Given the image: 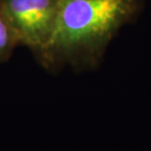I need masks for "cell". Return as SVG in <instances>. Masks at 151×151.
Returning <instances> with one entry per match:
<instances>
[{"label":"cell","instance_id":"3957f363","mask_svg":"<svg viewBox=\"0 0 151 151\" xmlns=\"http://www.w3.org/2000/svg\"><path fill=\"white\" fill-rule=\"evenodd\" d=\"M16 45H18L17 39L0 2V60L7 58Z\"/></svg>","mask_w":151,"mask_h":151},{"label":"cell","instance_id":"7a4b0ae2","mask_svg":"<svg viewBox=\"0 0 151 151\" xmlns=\"http://www.w3.org/2000/svg\"><path fill=\"white\" fill-rule=\"evenodd\" d=\"M60 0H0L18 44L42 49L55 24Z\"/></svg>","mask_w":151,"mask_h":151},{"label":"cell","instance_id":"6da1fadb","mask_svg":"<svg viewBox=\"0 0 151 151\" xmlns=\"http://www.w3.org/2000/svg\"><path fill=\"white\" fill-rule=\"evenodd\" d=\"M141 0H60L49 39L38 51L46 67L93 65Z\"/></svg>","mask_w":151,"mask_h":151}]
</instances>
